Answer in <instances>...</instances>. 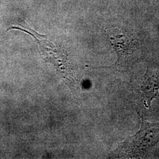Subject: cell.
Listing matches in <instances>:
<instances>
[{
  "label": "cell",
  "instance_id": "cell-1",
  "mask_svg": "<svg viewBox=\"0 0 159 159\" xmlns=\"http://www.w3.org/2000/svg\"><path fill=\"white\" fill-rule=\"evenodd\" d=\"M159 143V123L142 119L139 131L121 143L114 153L120 158H144Z\"/></svg>",
  "mask_w": 159,
  "mask_h": 159
},
{
  "label": "cell",
  "instance_id": "cell-2",
  "mask_svg": "<svg viewBox=\"0 0 159 159\" xmlns=\"http://www.w3.org/2000/svg\"><path fill=\"white\" fill-rule=\"evenodd\" d=\"M106 33L117 56L111 67L126 71L140 57V48L137 39L130 31L121 28H109L106 30Z\"/></svg>",
  "mask_w": 159,
  "mask_h": 159
},
{
  "label": "cell",
  "instance_id": "cell-3",
  "mask_svg": "<svg viewBox=\"0 0 159 159\" xmlns=\"http://www.w3.org/2000/svg\"><path fill=\"white\" fill-rule=\"evenodd\" d=\"M139 93L144 105L150 108L151 102L159 97V67L149 65L143 77Z\"/></svg>",
  "mask_w": 159,
  "mask_h": 159
}]
</instances>
